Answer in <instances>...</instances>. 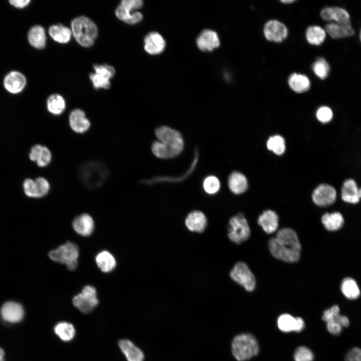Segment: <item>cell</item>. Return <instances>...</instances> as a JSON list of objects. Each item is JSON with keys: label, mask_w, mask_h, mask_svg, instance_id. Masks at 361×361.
I'll list each match as a JSON object with an SVG mask.
<instances>
[{"label": "cell", "mask_w": 361, "mask_h": 361, "mask_svg": "<svg viewBox=\"0 0 361 361\" xmlns=\"http://www.w3.org/2000/svg\"><path fill=\"white\" fill-rule=\"evenodd\" d=\"M321 222L326 230L329 231H335L342 227L344 219L341 213L335 212L324 214L321 218Z\"/></svg>", "instance_id": "obj_26"}, {"label": "cell", "mask_w": 361, "mask_h": 361, "mask_svg": "<svg viewBox=\"0 0 361 361\" xmlns=\"http://www.w3.org/2000/svg\"><path fill=\"white\" fill-rule=\"evenodd\" d=\"M277 326L283 332H295L296 317L288 313L280 315L277 318Z\"/></svg>", "instance_id": "obj_35"}, {"label": "cell", "mask_w": 361, "mask_h": 361, "mask_svg": "<svg viewBox=\"0 0 361 361\" xmlns=\"http://www.w3.org/2000/svg\"><path fill=\"white\" fill-rule=\"evenodd\" d=\"M203 187L206 193L210 195H214L219 191L221 184L217 177L209 175L204 180Z\"/></svg>", "instance_id": "obj_38"}, {"label": "cell", "mask_w": 361, "mask_h": 361, "mask_svg": "<svg viewBox=\"0 0 361 361\" xmlns=\"http://www.w3.org/2000/svg\"><path fill=\"white\" fill-rule=\"evenodd\" d=\"M72 227L79 235L88 237L94 230V220L90 215L83 213L75 217L72 222Z\"/></svg>", "instance_id": "obj_15"}, {"label": "cell", "mask_w": 361, "mask_h": 361, "mask_svg": "<svg viewBox=\"0 0 361 361\" xmlns=\"http://www.w3.org/2000/svg\"><path fill=\"white\" fill-rule=\"evenodd\" d=\"M250 229L247 220L242 214H239L229 221L228 237L236 244L247 240L250 236Z\"/></svg>", "instance_id": "obj_7"}, {"label": "cell", "mask_w": 361, "mask_h": 361, "mask_svg": "<svg viewBox=\"0 0 361 361\" xmlns=\"http://www.w3.org/2000/svg\"><path fill=\"white\" fill-rule=\"evenodd\" d=\"M358 190V188L354 179L349 178L344 180L341 189L342 201L351 204L358 203L360 200Z\"/></svg>", "instance_id": "obj_20"}, {"label": "cell", "mask_w": 361, "mask_h": 361, "mask_svg": "<svg viewBox=\"0 0 361 361\" xmlns=\"http://www.w3.org/2000/svg\"><path fill=\"white\" fill-rule=\"evenodd\" d=\"M339 314H340L339 307L337 305H334L324 310L322 315V319L326 322Z\"/></svg>", "instance_id": "obj_48"}, {"label": "cell", "mask_w": 361, "mask_h": 361, "mask_svg": "<svg viewBox=\"0 0 361 361\" xmlns=\"http://www.w3.org/2000/svg\"><path fill=\"white\" fill-rule=\"evenodd\" d=\"M73 305L84 313L92 312L98 304L97 291L95 288L91 285H86L82 292L73 298Z\"/></svg>", "instance_id": "obj_8"}, {"label": "cell", "mask_w": 361, "mask_h": 361, "mask_svg": "<svg viewBox=\"0 0 361 361\" xmlns=\"http://www.w3.org/2000/svg\"><path fill=\"white\" fill-rule=\"evenodd\" d=\"M336 191L331 185L321 184L313 190L312 199L313 203L320 207H325L332 205L336 200Z\"/></svg>", "instance_id": "obj_10"}, {"label": "cell", "mask_w": 361, "mask_h": 361, "mask_svg": "<svg viewBox=\"0 0 361 361\" xmlns=\"http://www.w3.org/2000/svg\"><path fill=\"white\" fill-rule=\"evenodd\" d=\"M321 17L325 21H332V12L331 7H326L320 12Z\"/></svg>", "instance_id": "obj_53"}, {"label": "cell", "mask_w": 361, "mask_h": 361, "mask_svg": "<svg viewBox=\"0 0 361 361\" xmlns=\"http://www.w3.org/2000/svg\"><path fill=\"white\" fill-rule=\"evenodd\" d=\"M118 345L127 361H143V352L130 340L121 339L119 341Z\"/></svg>", "instance_id": "obj_21"}, {"label": "cell", "mask_w": 361, "mask_h": 361, "mask_svg": "<svg viewBox=\"0 0 361 361\" xmlns=\"http://www.w3.org/2000/svg\"><path fill=\"white\" fill-rule=\"evenodd\" d=\"M231 278L242 286L247 291H252L256 286L255 277L248 266L244 262L235 264L230 273Z\"/></svg>", "instance_id": "obj_9"}, {"label": "cell", "mask_w": 361, "mask_h": 361, "mask_svg": "<svg viewBox=\"0 0 361 361\" xmlns=\"http://www.w3.org/2000/svg\"><path fill=\"white\" fill-rule=\"evenodd\" d=\"M5 353L3 349L0 347V361H5Z\"/></svg>", "instance_id": "obj_56"}, {"label": "cell", "mask_w": 361, "mask_h": 361, "mask_svg": "<svg viewBox=\"0 0 361 361\" xmlns=\"http://www.w3.org/2000/svg\"><path fill=\"white\" fill-rule=\"evenodd\" d=\"M288 84L291 89L297 93L306 92L310 85L309 79L306 76L297 73H293L289 76Z\"/></svg>", "instance_id": "obj_29"}, {"label": "cell", "mask_w": 361, "mask_h": 361, "mask_svg": "<svg viewBox=\"0 0 361 361\" xmlns=\"http://www.w3.org/2000/svg\"><path fill=\"white\" fill-rule=\"evenodd\" d=\"M305 327L304 320L300 317H296V324L295 332H300Z\"/></svg>", "instance_id": "obj_55"}, {"label": "cell", "mask_w": 361, "mask_h": 361, "mask_svg": "<svg viewBox=\"0 0 361 361\" xmlns=\"http://www.w3.org/2000/svg\"><path fill=\"white\" fill-rule=\"evenodd\" d=\"M115 14L119 20L128 24H137L142 19V15L140 13L131 12L121 4L117 8Z\"/></svg>", "instance_id": "obj_32"}, {"label": "cell", "mask_w": 361, "mask_h": 361, "mask_svg": "<svg viewBox=\"0 0 361 361\" xmlns=\"http://www.w3.org/2000/svg\"><path fill=\"white\" fill-rule=\"evenodd\" d=\"M79 250L77 245L68 241L49 253V258L53 261L66 265L67 268L73 271L78 266Z\"/></svg>", "instance_id": "obj_5"}, {"label": "cell", "mask_w": 361, "mask_h": 361, "mask_svg": "<svg viewBox=\"0 0 361 361\" xmlns=\"http://www.w3.org/2000/svg\"><path fill=\"white\" fill-rule=\"evenodd\" d=\"M107 166L102 161L92 160L81 164L77 171V178L81 185L89 190L101 187L109 176Z\"/></svg>", "instance_id": "obj_1"}, {"label": "cell", "mask_w": 361, "mask_h": 361, "mask_svg": "<svg viewBox=\"0 0 361 361\" xmlns=\"http://www.w3.org/2000/svg\"><path fill=\"white\" fill-rule=\"evenodd\" d=\"M341 291L347 299L354 300L360 295V291L356 282L352 278H344L340 285Z\"/></svg>", "instance_id": "obj_28"}, {"label": "cell", "mask_w": 361, "mask_h": 361, "mask_svg": "<svg viewBox=\"0 0 361 361\" xmlns=\"http://www.w3.org/2000/svg\"><path fill=\"white\" fill-rule=\"evenodd\" d=\"M121 5L131 12L142 7L143 2L141 0H123Z\"/></svg>", "instance_id": "obj_51"}, {"label": "cell", "mask_w": 361, "mask_h": 361, "mask_svg": "<svg viewBox=\"0 0 361 361\" xmlns=\"http://www.w3.org/2000/svg\"><path fill=\"white\" fill-rule=\"evenodd\" d=\"M69 124L71 129L77 133L87 132L90 127L91 123L86 117L85 112L80 109H75L70 113Z\"/></svg>", "instance_id": "obj_11"}, {"label": "cell", "mask_w": 361, "mask_h": 361, "mask_svg": "<svg viewBox=\"0 0 361 361\" xmlns=\"http://www.w3.org/2000/svg\"><path fill=\"white\" fill-rule=\"evenodd\" d=\"M30 0H12L10 1L11 5L17 8H24L30 3Z\"/></svg>", "instance_id": "obj_54"}, {"label": "cell", "mask_w": 361, "mask_h": 361, "mask_svg": "<svg viewBox=\"0 0 361 361\" xmlns=\"http://www.w3.org/2000/svg\"><path fill=\"white\" fill-rule=\"evenodd\" d=\"M198 48L202 51H212L220 44L217 34L211 30H204L197 39Z\"/></svg>", "instance_id": "obj_16"}, {"label": "cell", "mask_w": 361, "mask_h": 361, "mask_svg": "<svg viewBox=\"0 0 361 361\" xmlns=\"http://www.w3.org/2000/svg\"><path fill=\"white\" fill-rule=\"evenodd\" d=\"M90 78L96 89H108L110 86V79L102 75L95 73H91L90 75Z\"/></svg>", "instance_id": "obj_42"}, {"label": "cell", "mask_w": 361, "mask_h": 361, "mask_svg": "<svg viewBox=\"0 0 361 361\" xmlns=\"http://www.w3.org/2000/svg\"><path fill=\"white\" fill-rule=\"evenodd\" d=\"M332 21L339 24L350 23V18L348 11L345 9L338 7H331Z\"/></svg>", "instance_id": "obj_39"}, {"label": "cell", "mask_w": 361, "mask_h": 361, "mask_svg": "<svg viewBox=\"0 0 361 361\" xmlns=\"http://www.w3.org/2000/svg\"><path fill=\"white\" fill-rule=\"evenodd\" d=\"M326 323L328 331L333 335H338L342 331L343 327L335 320H329Z\"/></svg>", "instance_id": "obj_50"}, {"label": "cell", "mask_w": 361, "mask_h": 361, "mask_svg": "<svg viewBox=\"0 0 361 361\" xmlns=\"http://www.w3.org/2000/svg\"><path fill=\"white\" fill-rule=\"evenodd\" d=\"M165 45L164 39L157 32H151L145 37L144 49L151 55H157L162 52Z\"/></svg>", "instance_id": "obj_19"}, {"label": "cell", "mask_w": 361, "mask_h": 361, "mask_svg": "<svg viewBox=\"0 0 361 361\" xmlns=\"http://www.w3.org/2000/svg\"><path fill=\"white\" fill-rule=\"evenodd\" d=\"M98 267L104 273L113 271L116 266V261L114 256L106 250L99 252L95 257Z\"/></svg>", "instance_id": "obj_24"}, {"label": "cell", "mask_w": 361, "mask_h": 361, "mask_svg": "<svg viewBox=\"0 0 361 361\" xmlns=\"http://www.w3.org/2000/svg\"><path fill=\"white\" fill-rule=\"evenodd\" d=\"M54 330L55 334L64 341H71L75 334V329L73 324L66 321L58 323Z\"/></svg>", "instance_id": "obj_31"}, {"label": "cell", "mask_w": 361, "mask_h": 361, "mask_svg": "<svg viewBox=\"0 0 361 361\" xmlns=\"http://www.w3.org/2000/svg\"><path fill=\"white\" fill-rule=\"evenodd\" d=\"M25 194L29 197L36 198V187L34 179H26L23 183Z\"/></svg>", "instance_id": "obj_47"}, {"label": "cell", "mask_w": 361, "mask_h": 361, "mask_svg": "<svg viewBox=\"0 0 361 361\" xmlns=\"http://www.w3.org/2000/svg\"><path fill=\"white\" fill-rule=\"evenodd\" d=\"M155 134L169 151L171 158L179 155L183 150L184 141L180 133L167 126H161L155 130Z\"/></svg>", "instance_id": "obj_4"}, {"label": "cell", "mask_w": 361, "mask_h": 361, "mask_svg": "<svg viewBox=\"0 0 361 361\" xmlns=\"http://www.w3.org/2000/svg\"><path fill=\"white\" fill-rule=\"evenodd\" d=\"M27 83L25 76L18 71H12L8 73L4 80L5 89L10 93L17 94L22 92Z\"/></svg>", "instance_id": "obj_14"}, {"label": "cell", "mask_w": 361, "mask_h": 361, "mask_svg": "<svg viewBox=\"0 0 361 361\" xmlns=\"http://www.w3.org/2000/svg\"><path fill=\"white\" fill-rule=\"evenodd\" d=\"M43 146L41 144H36L31 149L29 157L30 159L35 162H37Z\"/></svg>", "instance_id": "obj_52"}, {"label": "cell", "mask_w": 361, "mask_h": 361, "mask_svg": "<svg viewBox=\"0 0 361 361\" xmlns=\"http://www.w3.org/2000/svg\"><path fill=\"white\" fill-rule=\"evenodd\" d=\"M49 33L54 41L61 44L68 43L70 41L72 34L69 28L62 24L51 26L49 30Z\"/></svg>", "instance_id": "obj_27"}, {"label": "cell", "mask_w": 361, "mask_h": 361, "mask_svg": "<svg viewBox=\"0 0 361 361\" xmlns=\"http://www.w3.org/2000/svg\"><path fill=\"white\" fill-rule=\"evenodd\" d=\"M294 361H313L314 355L312 350L305 346L298 347L293 354Z\"/></svg>", "instance_id": "obj_40"}, {"label": "cell", "mask_w": 361, "mask_h": 361, "mask_svg": "<svg viewBox=\"0 0 361 361\" xmlns=\"http://www.w3.org/2000/svg\"><path fill=\"white\" fill-rule=\"evenodd\" d=\"M52 158V155L50 150L47 147L43 146L36 162L37 164L41 167H45L50 164Z\"/></svg>", "instance_id": "obj_45"}, {"label": "cell", "mask_w": 361, "mask_h": 361, "mask_svg": "<svg viewBox=\"0 0 361 361\" xmlns=\"http://www.w3.org/2000/svg\"><path fill=\"white\" fill-rule=\"evenodd\" d=\"M269 248L274 257L284 262H296L300 258V250L289 244L278 240L276 238L269 241Z\"/></svg>", "instance_id": "obj_6"}, {"label": "cell", "mask_w": 361, "mask_h": 361, "mask_svg": "<svg viewBox=\"0 0 361 361\" xmlns=\"http://www.w3.org/2000/svg\"><path fill=\"white\" fill-rule=\"evenodd\" d=\"M267 148L276 155L282 154L285 150V141L281 135H275L269 138L267 141Z\"/></svg>", "instance_id": "obj_36"}, {"label": "cell", "mask_w": 361, "mask_h": 361, "mask_svg": "<svg viewBox=\"0 0 361 361\" xmlns=\"http://www.w3.org/2000/svg\"><path fill=\"white\" fill-rule=\"evenodd\" d=\"M185 224L190 231L202 233L207 225V220L203 212L196 210L188 214L185 220Z\"/></svg>", "instance_id": "obj_18"}, {"label": "cell", "mask_w": 361, "mask_h": 361, "mask_svg": "<svg viewBox=\"0 0 361 361\" xmlns=\"http://www.w3.org/2000/svg\"><path fill=\"white\" fill-rule=\"evenodd\" d=\"M71 31L77 42L84 47L92 46L98 35V29L95 24L85 16L73 20L71 23Z\"/></svg>", "instance_id": "obj_3"}, {"label": "cell", "mask_w": 361, "mask_h": 361, "mask_svg": "<svg viewBox=\"0 0 361 361\" xmlns=\"http://www.w3.org/2000/svg\"><path fill=\"white\" fill-rule=\"evenodd\" d=\"M333 114L331 109L326 106L320 107L316 113L317 120L323 123H328L333 118Z\"/></svg>", "instance_id": "obj_44"}, {"label": "cell", "mask_w": 361, "mask_h": 361, "mask_svg": "<svg viewBox=\"0 0 361 361\" xmlns=\"http://www.w3.org/2000/svg\"><path fill=\"white\" fill-rule=\"evenodd\" d=\"M66 108V102L64 98L58 94H54L49 97L47 101V108L53 115L61 114Z\"/></svg>", "instance_id": "obj_30"}, {"label": "cell", "mask_w": 361, "mask_h": 361, "mask_svg": "<svg viewBox=\"0 0 361 361\" xmlns=\"http://www.w3.org/2000/svg\"><path fill=\"white\" fill-rule=\"evenodd\" d=\"M359 39H360V40L361 42V29H360V32H359Z\"/></svg>", "instance_id": "obj_59"}, {"label": "cell", "mask_w": 361, "mask_h": 361, "mask_svg": "<svg viewBox=\"0 0 361 361\" xmlns=\"http://www.w3.org/2000/svg\"><path fill=\"white\" fill-rule=\"evenodd\" d=\"M248 186L246 177L238 171H233L228 178V186L231 191L235 194L239 195L244 193Z\"/></svg>", "instance_id": "obj_23"}, {"label": "cell", "mask_w": 361, "mask_h": 361, "mask_svg": "<svg viewBox=\"0 0 361 361\" xmlns=\"http://www.w3.org/2000/svg\"><path fill=\"white\" fill-rule=\"evenodd\" d=\"M151 150L153 154L158 158H171L170 153L166 147L158 140L152 143Z\"/></svg>", "instance_id": "obj_43"}, {"label": "cell", "mask_w": 361, "mask_h": 361, "mask_svg": "<svg viewBox=\"0 0 361 361\" xmlns=\"http://www.w3.org/2000/svg\"><path fill=\"white\" fill-rule=\"evenodd\" d=\"M28 41L34 48L42 49L46 44V35L43 27L40 25L33 26L28 33Z\"/></svg>", "instance_id": "obj_25"}, {"label": "cell", "mask_w": 361, "mask_h": 361, "mask_svg": "<svg viewBox=\"0 0 361 361\" xmlns=\"http://www.w3.org/2000/svg\"><path fill=\"white\" fill-rule=\"evenodd\" d=\"M34 180L36 198H40L47 195L50 189L49 181L43 177H38Z\"/></svg>", "instance_id": "obj_41"}, {"label": "cell", "mask_w": 361, "mask_h": 361, "mask_svg": "<svg viewBox=\"0 0 361 361\" xmlns=\"http://www.w3.org/2000/svg\"><path fill=\"white\" fill-rule=\"evenodd\" d=\"M287 29L282 23L276 20H271L266 23L264 34L266 38L270 41L281 42L287 36Z\"/></svg>", "instance_id": "obj_12"}, {"label": "cell", "mask_w": 361, "mask_h": 361, "mask_svg": "<svg viewBox=\"0 0 361 361\" xmlns=\"http://www.w3.org/2000/svg\"><path fill=\"white\" fill-rule=\"evenodd\" d=\"M278 240L288 243L301 251V245L296 232L290 228H283L277 233L275 237Z\"/></svg>", "instance_id": "obj_33"}, {"label": "cell", "mask_w": 361, "mask_h": 361, "mask_svg": "<svg viewBox=\"0 0 361 361\" xmlns=\"http://www.w3.org/2000/svg\"><path fill=\"white\" fill-rule=\"evenodd\" d=\"M231 350L237 360L246 361L258 354L259 345L257 339L252 334L241 333L233 338Z\"/></svg>", "instance_id": "obj_2"}, {"label": "cell", "mask_w": 361, "mask_h": 361, "mask_svg": "<svg viewBox=\"0 0 361 361\" xmlns=\"http://www.w3.org/2000/svg\"><path fill=\"white\" fill-rule=\"evenodd\" d=\"M294 2V1H291V0H289V1H286V0H285V1H281V2H282L283 3H284V4H288V3H289V4H290V3H293Z\"/></svg>", "instance_id": "obj_57"}, {"label": "cell", "mask_w": 361, "mask_h": 361, "mask_svg": "<svg viewBox=\"0 0 361 361\" xmlns=\"http://www.w3.org/2000/svg\"><path fill=\"white\" fill-rule=\"evenodd\" d=\"M278 217L272 210L264 211L258 218V224L267 234H271L277 230L278 227Z\"/></svg>", "instance_id": "obj_22"}, {"label": "cell", "mask_w": 361, "mask_h": 361, "mask_svg": "<svg viewBox=\"0 0 361 361\" xmlns=\"http://www.w3.org/2000/svg\"><path fill=\"white\" fill-rule=\"evenodd\" d=\"M325 31L333 39L350 37L355 33L351 23L339 24L334 22L327 24L325 27Z\"/></svg>", "instance_id": "obj_17"}, {"label": "cell", "mask_w": 361, "mask_h": 361, "mask_svg": "<svg viewBox=\"0 0 361 361\" xmlns=\"http://www.w3.org/2000/svg\"><path fill=\"white\" fill-rule=\"evenodd\" d=\"M312 70L318 78L324 79L329 74L330 66L324 58L319 57L313 64Z\"/></svg>", "instance_id": "obj_37"}, {"label": "cell", "mask_w": 361, "mask_h": 361, "mask_svg": "<svg viewBox=\"0 0 361 361\" xmlns=\"http://www.w3.org/2000/svg\"><path fill=\"white\" fill-rule=\"evenodd\" d=\"M1 313L5 321L16 323L20 322L23 319L24 311L20 303L15 301H8L3 305Z\"/></svg>", "instance_id": "obj_13"}, {"label": "cell", "mask_w": 361, "mask_h": 361, "mask_svg": "<svg viewBox=\"0 0 361 361\" xmlns=\"http://www.w3.org/2000/svg\"><path fill=\"white\" fill-rule=\"evenodd\" d=\"M345 361H361V348L354 347L346 354Z\"/></svg>", "instance_id": "obj_49"}, {"label": "cell", "mask_w": 361, "mask_h": 361, "mask_svg": "<svg viewBox=\"0 0 361 361\" xmlns=\"http://www.w3.org/2000/svg\"><path fill=\"white\" fill-rule=\"evenodd\" d=\"M358 195L359 198V199H361V188H358Z\"/></svg>", "instance_id": "obj_58"}, {"label": "cell", "mask_w": 361, "mask_h": 361, "mask_svg": "<svg viewBox=\"0 0 361 361\" xmlns=\"http://www.w3.org/2000/svg\"><path fill=\"white\" fill-rule=\"evenodd\" d=\"M95 73L105 76L109 79L112 78L115 73L114 68L108 65H98L94 66Z\"/></svg>", "instance_id": "obj_46"}, {"label": "cell", "mask_w": 361, "mask_h": 361, "mask_svg": "<svg viewBox=\"0 0 361 361\" xmlns=\"http://www.w3.org/2000/svg\"><path fill=\"white\" fill-rule=\"evenodd\" d=\"M305 35L306 40L309 44L319 45L324 42L326 37V32L319 26H312L307 29Z\"/></svg>", "instance_id": "obj_34"}]
</instances>
